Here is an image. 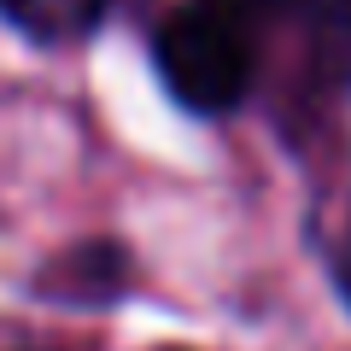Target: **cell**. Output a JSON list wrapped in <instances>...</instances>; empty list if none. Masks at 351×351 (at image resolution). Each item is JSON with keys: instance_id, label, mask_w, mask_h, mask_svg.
Returning <instances> with one entry per match:
<instances>
[{"instance_id": "1", "label": "cell", "mask_w": 351, "mask_h": 351, "mask_svg": "<svg viewBox=\"0 0 351 351\" xmlns=\"http://www.w3.org/2000/svg\"><path fill=\"white\" fill-rule=\"evenodd\" d=\"M252 36L228 6L188 0L158 29V76L193 112H228L252 88Z\"/></svg>"}, {"instance_id": "2", "label": "cell", "mask_w": 351, "mask_h": 351, "mask_svg": "<svg viewBox=\"0 0 351 351\" xmlns=\"http://www.w3.org/2000/svg\"><path fill=\"white\" fill-rule=\"evenodd\" d=\"M287 18L304 29L316 64L351 88V0H293Z\"/></svg>"}, {"instance_id": "3", "label": "cell", "mask_w": 351, "mask_h": 351, "mask_svg": "<svg viewBox=\"0 0 351 351\" xmlns=\"http://www.w3.org/2000/svg\"><path fill=\"white\" fill-rule=\"evenodd\" d=\"M106 0H0V18L36 41H76L100 24Z\"/></svg>"}, {"instance_id": "4", "label": "cell", "mask_w": 351, "mask_h": 351, "mask_svg": "<svg viewBox=\"0 0 351 351\" xmlns=\"http://www.w3.org/2000/svg\"><path fill=\"white\" fill-rule=\"evenodd\" d=\"M217 6H228V12H234L246 29H263V24H287V12H293V0H217Z\"/></svg>"}]
</instances>
